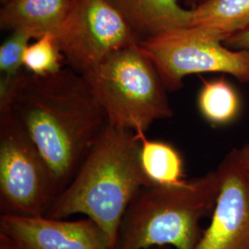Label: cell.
Here are the masks:
<instances>
[{
    "instance_id": "1",
    "label": "cell",
    "mask_w": 249,
    "mask_h": 249,
    "mask_svg": "<svg viewBox=\"0 0 249 249\" xmlns=\"http://www.w3.org/2000/svg\"><path fill=\"white\" fill-rule=\"evenodd\" d=\"M0 111L8 112L24 128L50 170L59 194L71 182L107 123L88 81L70 67L46 76L23 71L7 89L0 90Z\"/></svg>"
},
{
    "instance_id": "2",
    "label": "cell",
    "mask_w": 249,
    "mask_h": 249,
    "mask_svg": "<svg viewBox=\"0 0 249 249\" xmlns=\"http://www.w3.org/2000/svg\"><path fill=\"white\" fill-rule=\"evenodd\" d=\"M151 185L141 166L140 142L135 133L107 123L45 216L67 219L84 214L98 224L115 249L127 207L143 187Z\"/></svg>"
},
{
    "instance_id": "3",
    "label": "cell",
    "mask_w": 249,
    "mask_h": 249,
    "mask_svg": "<svg viewBox=\"0 0 249 249\" xmlns=\"http://www.w3.org/2000/svg\"><path fill=\"white\" fill-rule=\"evenodd\" d=\"M218 193L216 170L181 186L143 187L125 211L115 249H196L200 222L212 216Z\"/></svg>"
},
{
    "instance_id": "4",
    "label": "cell",
    "mask_w": 249,
    "mask_h": 249,
    "mask_svg": "<svg viewBox=\"0 0 249 249\" xmlns=\"http://www.w3.org/2000/svg\"><path fill=\"white\" fill-rule=\"evenodd\" d=\"M83 76L110 125L143 134L155 121L174 116L167 88L139 43L113 53Z\"/></svg>"
},
{
    "instance_id": "5",
    "label": "cell",
    "mask_w": 249,
    "mask_h": 249,
    "mask_svg": "<svg viewBox=\"0 0 249 249\" xmlns=\"http://www.w3.org/2000/svg\"><path fill=\"white\" fill-rule=\"evenodd\" d=\"M139 45L155 65L168 90H178L187 76L223 73L249 83V50H235L196 27H183L142 39Z\"/></svg>"
},
{
    "instance_id": "6",
    "label": "cell",
    "mask_w": 249,
    "mask_h": 249,
    "mask_svg": "<svg viewBox=\"0 0 249 249\" xmlns=\"http://www.w3.org/2000/svg\"><path fill=\"white\" fill-rule=\"evenodd\" d=\"M58 195L35 143L13 116L0 111V215L44 216Z\"/></svg>"
},
{
    "instance_id": "7",
    "label": "cell",
    "mask_w": 249,
    "mask_h": 249,
    "mask_svg": "<svg viewBox=\"0 0 249 249\" xmlns=\"http://www.w3.org/2000/svg\"><path fill=\"white\" fill-rule=\"evenodd\" d=\"M56 40L64 60L83 75L141 39L109 0H73Z\"/></svg>"
},
{
    "instance_id": "8",
    "label": "cell",
    "mask_w": 249,
    "mask_h": 249,
    "mask_svg": "<svg viewBox=\"0 0 249 249\" xmlns=\"http://www.w3.org/2000/svg\"><path fill=\"white\" fill-rule=\"evenodd\" d=\"M215 170L219 193L196 249H249V170L239 149L228 151Z\"/></svg>"
},
{
    "instance_id": "9",
    "label": "cell",
    "mask_w": 249,
    "mask_h": 249,
    "mask_svg": "<svg viewBox=\"0 0 249 249\" xmlns=\"http://www.w3.org/2000/svg\"><path fill=\"white\" fill-rule=\"evenodd\" d=\"M0 232L22 249H113L106 233L88 217L67 221L45 215H0Z\"/></svg>"
},
{
    "instance_id": "10",
    "label": "cell",
    "mask_w": 249,
    "mask_h": 249,
    "mask_svg": "<svg viewBox=\"0 0 249 249\" xmlns=\"http://www.w3.org/2000/svg\"><path fill=\"white\" fill-rule=\"evenodd\" d=\"M73 0H11L2 5L0 26L5 30H23L35 39L56 36L71 11Z\"/></svg>"
},
{
    "instance_id": "11",
    "label": "cell",
    "mask_w": 249,
    "mask_h": 249,
    "mask_svg": "<svg viewBox=\"0 0 249 249\" xmlns=\"http://www.w3.org/2000/svg\"><path fill=\"white\" fill-rule=\"evenodd\" d=\"M140 39L189 25L190 9L180 0H109Z\"/></svg>"
},
{
    "instance_id": "12",
    "label": "cell",
    "mask_w": 249,
    "mask_h": 249,
    "mask_svg": "<svg viewBox=\"0 0 249 249\" xmlns=\"http://www.w3.org/2000/svg\"><path fill=\"white\" fill-rule=\"evenodd\" d=\"M188 26L225 39L249 27V0H205L190 9Z\"/></svg>"
},
{
    "instance_id": "13",
    "label": "cell",
    "mask_w": 249,
    "mask_h": 249,
    "mask_svg": "<svg viewBox=\"0 0 249 249\" xmlns=\"http://www.w3.org/2000/svg\"><path fill=\"white\" fill-rule=\"evenodd\" d=\"M140 142V162L153 186L177 187L187 181L181 153L170 143L151 141L146 133L135 134Z\"/></svg>"
},
{
    "instance_id": "14",
    "label": "cell",
    "mask_w": 249,
    "mask_h": 249,
    "mask_svg": "<svg viewBox=\"0 0 249 249\" xmlns=\"http://www.w3.org/2000/svg\"><path fill=\"white\" fill-rule=\"evenodd\" d=\"M198 110L206 121L215 126L233 122L239 115L240 96L225 78L202 80L197 95Z\"/></svg>"
},
{
    "instance_id": "15",
    "label": "cell",
    "mask_w": 249,
    "mask_h": 249,
    "mask_svg": "<svg viewBox=\"0 0 249 249\" xmlns=\"http://www.w3.org/2000/svg\"><path fill=\"white\" fill-rule=\"evenodd\" d=\"M27 46L23 55L26 71L38 76H46L63 69L64 56L57 44L56 36L45 35Z\"/></svg>"
},
{
    "instance_id": "16",
    "label": "cell",
    "mask_w": 249,
    "mask_h": 249,
    "mask_svg": "<svg viewBox=\"0 0 249 249\" xmlns=\"http://www.w3.org/2000/svg\"><path fill=\"white\" fill-rule=\"evenodd\" d=\"M35 38L23 30L11 31L0 46V89L9 84L23 71V55L31 40Z\"/></svg>"
},
{
    "instance_id": "17",
    "label": "cell",
    "mask_w": 249,
    "mask_h": 249,
    "mask_svg": "<svg viewBox=\"0 0 249 249\" xmlns=\"http://www.w3.org/2000/svg\"><path fill=\"white\" fill-rule=\"evenodd\" d=\"M224 45L235 50H249V27L224 40Z\"/></svg>"
},
{
    "instance_id": "18",
    "label": "cell",
    "mask_w": 249,
    "mask_h": 249,
    "mask_svg": "<svg viewBox=\"0 0 249 249\" xmlns=\"http://www.w3.org/2000/svg\"><path fill=\"white\" fill-rule=\"evenodd\" d=\"M0 249H22L6 234L0 232Z\"/></svg>"
},
{
    "instance_id": "19",
    "label": "cell",
    "mask_w": 249,
    "mask_h": 249,
    "mask_svg": "<svg viewBox=\"0 0 249 249\" xmlns=\"http://www.w3.org/2000/svg\"><path fill=\"white\" fill-rule=\"evenodd\" d=\"M239 149L241 161L245 165L246 168L249 170V143H246Z\"/></svg>"
},
{
    "instance_id": "20",
    "label": "cell",
    "mask_w": 249,
    "mask_h": 249,
    "mask_svg": "<svg viewBox=\"0 0 249 249\" xmlns=\"http://www.w3.org/2000/svg\"><path fill=\"white\" fill-rule=\"evenodd\" d=\"M204 1L205 0H180V2H183L185 6L188 7V9H193Z\"/></svg>"
},
{
    "instance_id": "21",
    "label": "cell",
    "mask_w": 249,
    "mask_h": 249,
    "mask_svg": "<svg viewBox=\"0 0 249 249\" xmlns=\"http://www.w3.org/2000/svg\"><path fill=\"white\" fill-rule=\"evenodd\" d=\"M175 249L174 248H172V247H152V248H150V249Z\"/></svg>"
},
{
    "instance_id": "22",
    "label": "cell",
    "mask_w": 249,
    "mask_h": 249,
    "mask_svg": "<svg viewBox=\"0 0 249 249\" xmlns=\"http://www.w3.org/2000/svg\"><path fill=\"white\" fill-rule=\"evenodd\" d=\"M9 1H11V0H0V2H1V4H2V5H4V4L8 3Z\"/></svg>"
}]
</instances>
